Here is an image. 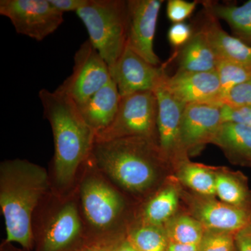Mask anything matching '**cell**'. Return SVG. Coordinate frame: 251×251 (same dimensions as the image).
<instances>
[{
  "mask_svg": "<svg viewBox=\"0 0 251 251\" xmlns=\"http://www.w3.org/2000/svg\"><path fill=\"white\" fill-rule=\"evenodd\" d=\"M49 188L42 167L25 160H9L0 166V206L6 242L29 250L33 244L32 214Z\"/></svg>",
  "mask_w": 251,
  "mask_h": 251,
  "instance_id": "1",
  "label": "cell"
},
{
  "mask_svg": "<svg viewBox=\"0 0 251 251\" xmlns=\"http://www.w3.org/2000/svg\"><path fill=\"white\" fill-rule=\"evenodd\" d=\"M39 97L53 134L56 180L60 186H68L80 165L90 158L95 133L67 94L42 89Z\"/></svg>",
  "mask_w": 251,
  "mask_h": 251,
  "instance_id": "2",
  "label": "cell"
},
{
  "mask_svg": "<svg viewBox=\"0 0 251 251\" xmlns=\"http://www.w3.org/2000/svg\"><path fill=\"white\" fill-rule=\"evenodd\" d=\"M90 158L99 169L126 190L142 193L156 179V160L162 154L158 144L140 138L95 142Z\"/></svg>",
  "mask_w": 251,
  "mask_h": 251,
  "instance_id": "3",
  "label": "cell"
},
{
  "mask_svg": "<svg viewBox=\"0 0 251 251\" xmlns=\"http://www.w3.org/2000/svg\"><path fill=\"white\" fill-rule=\"evenodd\" d=\"M89 34V40L109 69L113 67L126 47L127 1L89 0L76 12Z\"/></svg>",
  "mask_w": 251,
  "mask_h": 251,
  "instance_id": "4",
  "label": "cell"
},
{
  "mask_svg": "<svg viewBox=\"0 0 251 251\" xmlns=\"http://www.w3.org/2000/svg\"><path fill=\"white\" fill-rule=\"evenodd\" d=\"M158 100L154 92H140L121 97L115 120L95 135V142L140 138L156 142Z\"/></svg>",
  "mask_w": 251,
  "mask_h": 251,
  "instance_id": "5",
  "label": "cell"
},
{
  "mask_svg": "<svg viewBox=\"0 0 251 251\" xmlns=\"http://www.w3.org/2000/svg\"><path fill=\"white\" fill-rule=\"evenodd\" d=\"M111 80L108 64L87 39L75 52L72 74L57 90L79 105Z\"/></svg>",
  "mask_w": 251,
  "mask_h": 251,
  "instance_id": "6",
  "label": "cell"
},
{
  "mask_svg": "<svg viewBox=\"0 0 251 251\" xmlns=\"http://www.w3.org/2000/svg\"><path fill=\"white\" fill-rule=\"evenodd\" d=\"M0 14L9 18L16 32L41 41L64 22V13L50 0H1Z\"/></svg>",
  "mask_w": 251,
  "mask_h": 251,
  "instance_id": "7",
  "label": "cell"
},
{
  "mask_svg": "<svg viewBox=\"0 0 251 251\" xmlns=\"http://www.w3.org/2000/svg\"><path fill=\"white\" fill-rule=\"evenodd\" d=\"M163 3L162 0L127 1L126 46L157 67L161 61L153 50V41Z\"/></svg>",
  "mask_w": 251,
  "mask_h": 251,
  "instance_id": "8",
  "label": "cell"
},
{
  "mask_svg": "<svg viewBox=\"0 0 251 251\" xmlns=\"http://www.w3.org/2000/svg\"><path fill=\"white\" fill-rule=\"evenodd\" d=\"M110 72L121 97L153 92L167 75L163 68L150 64L128 46L116 64L110 68Z\"/></svg>",
  "mask_w": 251,
  "mask_h": 251,
  "instance_id": "9",
  "label": "cell"
},
{
  "mask_svg": "<svg viewBox=\"0 0 251 251\" xmlns=\"http://www.w3.org/2000/svg\"><path fill=\"white\" fill-rule=\"evenodd\" d=\"M221 106L215 104L191 103L186 105L179 136V155L200 150L210 143L222 124Z\"/></svg>",
  "mask_w": 251,
  "mask_h": 251,
  "instance_id": "10",
  "label": "cell"
},
{
  "mask_svg": "<svg viewBox=\"0 0 251 251\" xmlns=\"http://www.w3.org/2000/svg\"><path fill=\"white\" fill-rule=\"evenodd\" d=\"M81 201L87 221L96 228L104 230L115 224L123 209V200L103 180L88 178L80 189Z\"/></svg>",
  "mask_w": 251,
  "mask_h": 251,
  "instance_id": "11",
  "label": "cell"
},
{
  "mask_svg": "<svg viewBox=\"0 0 251 251\" xmlns=\"http://www.w3.org/2000/svg\"><path fill=\"white\" fill-rule=\"evenodd\" d=\"M163 85L171 94L186 104L209 103L222 106L221 88L216 71L189 72L178 71L166 75Z\"/></svg>",
  "mask_w": 251,
  "mask_h": 251,
  "instance_id": "12",
  "label": "cell"
},
{
  "mask_svg": "<svg viewBox=\"0 0 251 251\" xmlns=\"http://www.w3.org/2000/svg\"><path fill=\"white\" fill-rule=\"evenodd\" d=\"M163 80L153 91L158 100V147L164 157L178 156L180 127L186 104L168 92L163 85Z\"/></svg>",
  "mask_w": 251,
  "mask_h": 251,
  "instance_id": "13",
  "label": "cell"
},
{
  "mask_svg": "<svg viewBox=\"0 0 251 251\" xmlns=\"http://www.w3.org/2000/svg\"><path fill=\"white\" fill-rule=\"evenodd\" d=\"M196 219L206 230L235 234L251 224V207L230 205L207 199L194 208Z\"/></svg>",
  "mask_w": 251,
  "mask_h": 251,
  "instance_id": "14",
  "label": "cell"
},
{
  "mask_svg": "<svg viewBox=\"0 0 251 251\" xmlns=\"http://www.w3.org/2000/svg\"><path fill=\"white\" fill-rule=\"evenodd\" d=\"M82 224L73 202L62 206L50 221L39 244V251H69L78 240Z\"/></svg>",
  "mask_w": 251,
  "mask_h": 251,
  "instance_id": "15",
  "label": "cell"
},
{
  "mask_svg": "<svg viewBox=\"0 0 251 251\" xmlns=\"http://www.w3.org/2000/svg\"><path fill=\"white\" fill-rule=\"evenodd\" d=\"M120 100L121 96L112 79L88 100L77 105L81 115L95 135L111 125L118 111Z\"/></svg>",
  "mask_w": 251,
  "mask_h": 251,
  "instance_id": "16",
  "label": "cell"
},
{
  "mask_svg": "<svg viewBox=\"0 0 251 251\" xmlns=\"http://www.w3.org/2000/svg\"><path fill=\"white\" fill-rule=\"evenodd\" d=\"M203 30L219 59L251 67V46L232 35L220 26L216 18L209 14Z\"/></svg>",
  "mask_w": 251,
  "mask_h": 251,
  "instance_id": "17",
  "label": "cell"
},
{
  "mask_svg": "<svg viewBox=\"0 0 251 251\" xmlns=\"http://www.w3.org/2000/svg\"><path fill=\"white\" fill-rule=\"evenodd\" d=\"M219 58L211 46L205 31L201 29L180 50L179 70L189 72L216 71Z\"/></svg>",
  "mask_w": 251,
  "mask_h": 251,
  "instance_id": "18",
  "label": "cell"
},
{
  "mask_svg": "<svg viewBox=\"0 0 251 251\" xmlns=\"http://www.w3.org/2000/svg\"><path fill=\"white\" fill-rule=\"evenodd\" d=\"M238 163L251 166V128L242 124L224 122L211 143Z\"/></svg>",
  "mask_w": 251,
  "mask_h": 251,
  "instance_id": "19",
  "label": "cell"
},
{
  "mask_svg": "<svg viewBox=\"0 0 251 251\" xmlns=\"http://www.w3.org/2000/svg\"><path fill=\"white\" fill-rule=\"evenodd\" d=\"M209 14L228 23L239 39L251 46V0L241 6L206 3Z\"/></svg>",
  "mask_w": 251,
  "mask_h": 251,
  "instance_id": "20",
  "label": "cell"
},
{
  "mask_svg": "<svg viewBox=\"0 0 251 251\" xmlns=\"http://www.w3.org/2000/svg\"><path fill=\"white\" fill-rule=\"evenodd\" d=\"M179 204V193L173 186L162 190L153 196L144 211L145 224L163 227L173 217Z\"/></svg>",
  "mask_w": 251,
  "mask_h": 251,
  "instance_id": "21",
  "label": "cell"
},
{
  "mask_svg": "<svg viewBox=\"0 0 251 251\" xmlns=\"http://www.w3.org/2000/svg\"><path fill=\"white\" fill-rule=\"evenodd\" d=\"M165 229L169 242L198 246L202 241L205 229L197 219L187 215L172 218Z\"/></svg>",
  "mask_w": 251,
  "mask_h": 251,
  "instance_id": "22",
  "label": "cell"
},
{
  "mask_svg": "<svg viewBox=\"0 0 251 251\" xmlns=\"http://www.w3.org/2000/svg\"><path fill=\"white\" fill-rule=\"evenodd\" d=\"M216 195L230 205L251 207V193L246 181L236 176L216 174Z\"/></svg>",
  "mask_w": 251,
  "mask_h": 251,
  "instance_id": "23",
  "label": "cell"
},
{
  "mask_svg": "<svg viewBox=\"0 0 251 251\" xmlns=\"http://www.w3.org/2000/svg\"><path fill=\"white\" fill-rule=\"evenodd\" d=\"M179 173L180 180L188 188L203 196L216 195V174L204 167L193 163H183Z\"/></svg>",
  "mask_w": 251,
  "mask_h": 251,
  "instance_id": "24",
  "label": "cell"
},
{
  "mask_svg": "<svg viewBox=\"0 0 251 251\" xmlns=\"http://www.w3.org/2000/svg\"><path fill=\"white\" fill-rule=\"evenodd\" d=\"M127 239L138 251H166L169 244L164 227L145 224L133 229Z\"/></svg>",
  "mask_w": 251,
  "mask_h": 251,
  "instance_id": "25",
  "label": "cell"
},
{
  "mask_svg": "<svg viewBox=\"0 0 251 251\" xmlns=\"http://www.w3.org/2000/svg\"><path fill=\"white\" fill-rule=\"evenodd\" d=\"M216 72L221 88V103L229 91L251 78V67L220 59Z\"/></svg>",
  "mask_w": 251,
  "mask_h": 251,
  "instance_id": "26",
  "label": "cell"
},
{
  "mask_svg": "<svg viewBox=\"0 0 251 251\" xmlns=\"http://www.w3.org/2000/svg\"><path fill=\"white\" fill-rule=\"evenodd\" d=\"M234 234L206 230L198 251H236Z\"/></svg>",
  "mask_w": 251,
  "mask_h": 251,
  "instance_id": "27",
  "label": "cell"
},
{
  "mask_svg": "<svg viewBox=\"0 0 251 251\" xmlns=\"http://www.w3.org/2000/svg\"><path fill=\"white\" fill-rule=\"evenodd\" d=\"M197 4V1L169 0L167 4V16L168 19L174 23H183L193 14Z\"/></svg>",
  "mask_w": 251,
  "mask_h": 251,
  "instance_id": "28",
  "label": "cell"
},
{
  "mask_svg": "<svg viewBox=\"0 0 251 251\" xmlns=\"http://www.w3.org/2000/svg\"><path fill=\"white\" fill-rule=\"evenodd\" d=\"M232 106L251 105V78L229 91L223 100V105Z\"/></svg>",
  "mask_w": 251,
  "mask_h": 251,
  "instance_id": "29",
  "label": "cell"
},
{
  "mask_svg": "<svg viewBox=\"0 0 251 251\" xmlns=\"http://www.w3.org/2000/svg\"><path fill=\"white\" fill-rule=\"evenodd\" d=\"M222 121L232 122L251 128V105L232 106L224 104L221 106Z\"/></svg>",
  "mask_w": 251,
  "mask_h": 251,
  "instance_id": "30",
  "label": "cell"
},
{
  "mask_svg": "<svg viewBox=\"0 0 251 251\" xmlns=\"http://www.w3.org/2000/svg\"><path fill=\"white\" fill-rule=\"evenodd\" d=\"M191 27L184 23H174L170 27L168 39L170 44L175 48H182L192 37Z\"/></svg>",
  "mask_w": 251,
  "mask_h": 251,
  "instance_id": "31",
  "label": "cell"
},
{
  "mask_svg": "<svg viewBox=\"0 0 251 251\" xmlns=\"http://www.w3.org/2000/svg\"><path fill=\"white\" fill-rule=\"evenodd\" d=\"M89 0H50L56 9L61 12L75 11V13L84 7L88 3Z\"/></svg>",
  "mask_w": 251,
  "mask_h": 251,
  "instance_id": "32",
  "label": "cell"
},
{
  "mask_svg": "<svg viewBox=\"0 0 251 251\" xmlns=\"http://www.w3.org/2000/svg\"><path fill=\"white\" fill-rule=\"evenodd\" d=\"M237 251H251V224L234 234Z\"/></svg>",
  "mask_w": 251,
  "mask_h": 251,
  "instance_id": "33",
  "label": "cell"
},
{
  "mask_svg": "<svg viewBox=\"0 0 251 251\" xmlns=\"http://www.w3.org/2000/svg\"><path fill=\"white\" fill-rule=\"evenodd\" d=\"M120 242H100L82 248L77 251H115Z\"/></svg>",
  "mask_w": 251,
  "mask_h": 251,
  "instance_id": "34",
  "label": "cell"
},
{
  "mask_svg": "<svg viewBox=\"0 0 251 251\" xmlns=\"http://www.w3.org/2000/svg\"><path fill=\"white\" fill-rule=\"evenodd\" d=\"M166 251H198V246L169 242Z\"/></svg>",
  "mask_w": 251,
  "mask_h": 251,
  "instance_id": "35",
  "label": "cell"
},
{
  "mask_svg": "<svg viewBox=\"0 0 251 251\" xmlns=\"http://www.w3.org/2000/svg\"><path fill=\"white\" fill-rule=\"evenodd\" d=\"M115 251H138L133 245L131 243L126 239V240L122 241L119 243L117 246Z\"/></svg>",
  "mask_w": 251,
  "mask_h": 251,
  "instance_id": "36",
  "label": "cell"
}]
</instances>
